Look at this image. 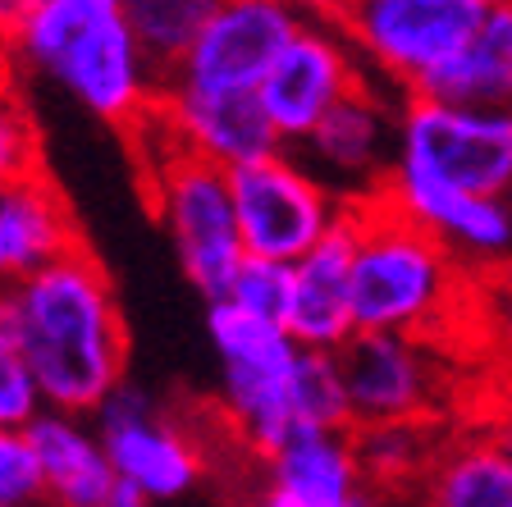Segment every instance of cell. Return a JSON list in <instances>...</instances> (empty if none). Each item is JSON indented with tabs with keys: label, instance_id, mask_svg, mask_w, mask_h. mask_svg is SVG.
<instances>
[{
	"label": "cell",
	"instance_id": "e575fe53",
	"mask_svg": "<svg viewBox=\"0 0 512 507\" xmlns=\"http://www.w3.org/2000/svg\"><path fill=\"white\" fill-rule=\"evenodd\" d=\"M0 293H5V279H0Z\"/></svg>",
	"mask_w": 512,
	"mask_h": 507
},
{
	"label": "cell",
	"instance_id": "836d02e7",
	"mask_svg": "<svg viewBox=\"0 0 512 507\" xmlns=\"http://www.w3.org/2000/svg\"><path fill=\"white\" fill-rule=\"evenodd\" d=\"M480 5H485V10H494V5H512V0H480Z\"/></svg>",
	"mask_w": 512,
	"mask_h": 507
},
{
	"label": "cell",
	"instance_id": "9a60e30c",
	"mask_svg": "<svg viewBox=\"0 0 512 507\" xmlns=\"http://www.w3.org/2000/svg\"><path fill=\"white\" fill-rule=\"evenodd\" d=\"M380 197L394 201L412 224L435 233L453 256L499 261L512 252V206L499 197H471V192L444 188V183L412 174V169H394Z\"/></svg>",
	"mask_w": 512,
	"mask_h": 507
},
{
	"label": "cell",
	"instance_id": "30bf717a",
	"mask_svg": "<svg viewBox=\"0 0 512 507\" xmlns=\"http://www.w3.org/2000/svg\"><path fill=\"white\" fill-rule=\"evenodd\" d=\"M357 87H366V69L339 23H302L261 83V106L279 142L302 147L325 124V115Z\"/></svg>",
	"mask_w": 512,
	"mask_h": 507
},
{
	"label": "cell",
	"instance_id": "1f68e13d",
	"mask_svg": "<svg viewBox=\"0 0 512 507\" xmlns=\"http://www.w3.org/2000/svg\"><path fill=\"white\" fill-rule=\"evenodd\" d=\"M110 507H151V498L142 494V489H133V485H124V480H119V489H115V498H110Z\"/></svg>",
	"mask_w": 512,
	"mask_h": 507
},
{
	"label": "cell",
	"instance_id": "d6986e66",
	"mask_svg": "<svg viewBox=\"0 0 512 507\" xmlns=\"http://www.w3.org/2000/svg\"><path fill=\"white\" fill-rule=\"evenodd\" d=\"M366 489L352 434H307L266 457V489L256 507H348Z\"/></svg>",
	"mask_w": 512,
	"mask_h": 507
},
{
	"label": "cell",
	"instance_id": "603a6c76",
	"mask_svg": "<svg viewBox=\"0 0 512 507\" xmlns=\"http://www.w3.org/2000/svg\"><path fill=\"white\" fill-rule=\"evenodd\" d=\"M352 444H357V462H362L366 485L380 489V494L398 485H412V480H426L439 457L430 421L366 425V430H352Z\"/></svg>",
	"mask_w": 512,
	"mask_h": 507
},
{
	"label": "cell",
	"instance_id": "4316f807",
	"mask_svg": "<svg viewBox=\"0 0 512 507\" xmlns=\"http://www.w3.org/2000/svg\"><path fill=\"white\" fill-rule=\"evenodd\" d=\"M42 169V138H37V124H32L28 106L10 87H0V188L5 183H19L28 174Z\"/></svg>",
	"mask_w": 512,
	"mask_h": 507
},
{
	"label": "cell",
	"instance_id": "ba28073f",
	"mask_svg": "<svg viewBox=\"0 0 512 507\" xmlns=\"http://www.w3.org/2000/svg\"><path fill=\"white\" fill-rule=\"evenodd\" d=\"M339 370L352 407V430L430 421L444 398V370L430 338L357 329L339 352Z\"/></svg>",
	"mask_w": 512,
	"mask_h": 507
},
{
	"label": "cell",
	"instance_id": "ffe728a7",
	"mask_svg": "<svg viewBox=\"0 0 512 507\" xmlns=\"http://www.w3.org/2000/svg\"><path fill=\"white\" fill-rule=\"evenodd\" d=\"M421 96L448 106L512 110V5L485 10L476 37L458 51V60L421 87Z\"/></svg>",
	"mask_w": 512,
	"mask_h": 507
},
{
	"label": "cell",
	"instance_id": "8992f818",
	"mask_svg": "<svg viewBox=\"0 0 512 507\" xmlns=\"http://www.w3.org/2000/svg\"><path fill=\"white\" fill-rule=\"evenodd\" d=\"M480 19V0H352L339 28L375 74L421 96V87L476 37Z\"/></svg>",
	"mask_w": 512,
	"mask_h": 507
},
{
	"label": "cell",
	"instance_id": "9c48e42d",
	"mask_svg": "<svg viewBox=\"0 0 512 507\" xmlns=\"http://www.w3.org/2000/svg\"><path fill=\"white\" fill-rule=\"evenodd\" d=\"M96 434H101V448H106L115 476L142 489L151 503L183 498L206 471L197 434L128 384L96 412Z\"/></svg>",
	"mask_w": 512,
	"mask_h": 507
},
{
	"label": "cell",
	"instance_id": "7a4b0ae2",
	"mask_svg": "<svg viewBox=\"0 0 512 507\" xmlns=\"http://www.w3.org/2000/svg\"><path fill=\"white\" fill-rule=\"evenodd\" d=\"M352 206H357V261H352L357 329L435 343V334L453 320V307L467 297L458 256L380 192L352 197Z\"/></svg>",
	"mask_w": 512,
	"mask_h": 507
},
{
	"label": "cell",
	"instance_id": "484cf974",
	"mask_svg": "<svg viewBox=\"0 0 512 507\" xmlns=\"http://www.w3.org/2000/svg\"><path fill=\"white\" fill-rule=\"evenodd\" d=\"M224 302H234V307L252 311V316L284 325V320H288V302H293V265L247 256Z\"/></svg>",
	"mask_w": 512,
	"mask_h": 507
},
{
	"label": "cell",
	"instance_id": "f1b7e54d",
	"mask_svg": "<svg viewBox=\"0 0 512 507\" xmlns=\"http://www.w3.org/2000/svg\"><path fill=\"white\" fill-rule=\"evenodd\" d=\"M480 325L494 338V348L512 361V275H494L480 288Z\"/></svg>",
	"mask_w": 512,
	"mask_h": 507
},
{
	"label": "cell",
	"instance_id": "e0dca14e",
	"mask_svg": "<svg viewBox=\"0 0 512 507\" xmlns=\"http://www.w3.org/2000/svg\"><path fill=\"white\" fill-rule=\"evenodd\" d=\"M302 151L316 169L352 188L366 183V192L375 197L398 165V110L366 83L325 115V124L302 142Z\"/></svg>",
	"mask_w": 512,
	"mask_h": 507
},
{
	"label": "cell",
	"instance_id": "2e32d148",
	"mask_svg": "<svg viewBox=\"0 0 512 507\" xmlns=\"http://www.w3.org/2000/svg\"><path fill=\"white\" fill-rule=\"evenodd\" d=\"M78 247H87L78 233V215L46 169L0 188V279L5 284L42 275L55 261L74 256Z\"/></svg>",
	"mask_w": 512,
	"mask_h": 507
},
{
	"label": "cell",
	"instance_id": "5b68a950",
	"mask_svg": "<svg viewBox=\"0 0 512 507\" xmlns=\"http://www.w3.org/2000/svg\"><path fill=\"white\" fill-rule=\"evenodd\" d=\"M471 197L512 192V110L407 96L398 110V165Z\"/></svg>",
	"mask_w": 512,
	"mask_h": 507
},
{
	"label": "cell",
	"instance_id": "8fae6325",
	"mask_svg": "<svg viewBox=\"0 0 512 507\" xmlns=\"http://www.w3.org/2000/svg\"><path fill=\"white\" fill-rule=\"evenodd\" d=\"M298 28L302 19L284 0H220L188 60L165 83L197 92H261Z\"/></svg>",
	"mask_w": 512,
	"mask_h": 507
},
{
	"label": "cell",
	"instance_id": "5bb4252c",
	"mask_svg": "<svg viewBox=\"0 0 512 507\" xmlns=\"http://www.w3.org/2000/svg\"><path fill=\"white\" fill-rule=\"evenodd\" d=\"M352 261H357V206L348 201L343 220L293 265V302L284 329L307 352H343L357 334L352 316Z\"/></svg>",
	"mask_w": 512,
	"mask_h": 507
},
{
	"label": "cell",
	"instance_id": "52a82bcc",
	"mask_svg": "<svg viewBox=\"0 0 512 507\" xmlns=\"http://www.w3.org/2000/svg\"><path fill=\"white\" fill-rule=\"evenodd\" d=\"M229 192H234V215L247 256L284 265H298L311 247L325 243V233L348 211V201L330 183H320L302 160L284 151L256 165L229 169Z\"/></svg>",
	"mask_w": 512,
	"mask_h": 507
},
{
	"label": "cell",
	"instance_id": "277c9868",
	"mask_svg": "<svg viewBox=\"0 0 512 507\" xmlns=\"http://www.w3.org/2000/svg\"><path fill=\"white\" fill-rule=\"evenodd\" d=\"M206 334L220 357V416L252 453L275 457L298 444L293 375L302 343L275 320H261L234 302L206 307Z\"/></svg>",
	"mask_w": 512,
	"mask_h": 507
},
{
	"label": "cell",
	"instance_id": "d4e9b609",
	"mask_svg": "<svg viewBox=\"0 0 512 507\" xmlns=\"http://www.w3.org/2000/svg\"><path fill=\"white\" fill-rule=\"evenodd\" d=\"M42 412L46 398L37 389V375H32L28 357H23L19 338L0 325V430L23 434Z\"/></svg>",
	"mask_w": 512,
	"mask_h": 507
},
{
	"label": "cell",
	"instance_id": "4dcf8cb0",
	"mask_svg": "<svg viewBox=\"0 0 512 507\" xmlns=\"http://www.w3.org/2000/svg\"><path fill=\"white\" fill-rule=\"evenodd\" d=\"M302 23H339L352 0H284Z\"/></svg>",
	"mask_w": 512,
	"mask_h": 507
},
{
	"label": "cell",
	"instance_id": "f546056e",
	"mask_svg": "<svg viewBox=\"0 0 512 507\" xmlns=\"http://www.w3.org/2000/svg\"><path fill=\"white\" fill-rule=\"evenodd\" d=\"M42 0H0V42H19V32L28 28V19L37 14Z\"/></svg>",
	"mask_w": 512,
	"mask_h": 507
},
{
	"label": "cell",
	"instance_id": "44dd1931",
	"mask_svg": "<svg viewBox=\"0 0 512 507\" xmlns=\"http://www.w3.org/2000/svg\"><path fill=\"white\" fill-rule=\"evenodd\" d=\"M421 507H512V453L494 434L453 439L421 480Z\"/></svg>",
	"mask_w": 512,
	"mask_h": 507
},
{
	"label": "cell",
	"instance_id": "d6a6232c",
	"mask_svg": "<svg viewBox=\"0 0 512 507\" xmlns=\"http://www.w3.org/2000/svg\"><path fill=\"white\" fill-rule=\"evenodd\" d=\"M490 434H494V439H499V444L512 453V407L499 416V421H494V430H490Z\"/></svg>",
	"mask_w": 512,
	"mask_h": 507
},
{
	"label": "cell",
	"instance_id": "83f0119b",
	"mask_svg": "<svg viewBox=\"0 0 512 507\" xmlns=\"http://www.w3.org/2000/svg\"><path fill=\"white\" fill-rule=\"evenodd\" d=\"M42 498V471L28 434L0 430V507H32Z\"/></svg>",
	"mask_w": 512,
	"mask_h": 507
},
{
	"label": "cell",
	"instance_id": "7402d4cb",
	"mask_svg": "<svg viewBox=\"0 0 512 507\" xmlns=\"http://www.w3.org/2000/svg\"><path fill=\"white\" fill-rule=\"evenodd\" d=\"M215 5L220 0H124V23L133 28L142 55L160 74V87L188 60L202 28L211 23Z\"/></svg>",
	"mask_w": 512,
	"mask_h": 507
},
{
	"label": "cell",
	"instance_id": "7c38bea8",
	"mask_svg": "<svg viewBox=\"0 0 512 507\" xmlns=\"http://www.w3.org/2000/svg\"><path fill=\"white\" fill-rule=\"evenodd\" d=\"M51 78L74 96L87 115L106 119V124L124 128V133H133L160 106V74L142 55L124 14L92 28L83 42L69 46L60 55V64L51 69Z\"/></svg>",
	"mask_w": 512,
	"mask_h": 507
},
{
	"label": "cell",
	"instance_id": "4fadbf2b",
	"mask_svg": "<svg viewBox=\"0 0 512 507\" xmlns=\"http://www.w3.org/2000/svg\"><path fill=\"white\" fill-rule=\"evenodd\" d=\"M160 119L170 124L179 147L220 169H243L279 156V133L270 124L261 92H197V87H160Z\"/></svg>",
	"mask_w": 512,
	"mask_h": 507
},
{
	"label": "cell",
	"instance_id": "6da1fadb",
	"mask_svg": "<svg viewBox=\"0 0 512 507\" xmlns=\"http://www.w3.org/2000/svg\"><path fill=\"white\" fill-rule=\"evenodd\" d=\"M0 325L19 338L51 412L96 416L124 389L128 329L96 252L78 247L51 270L0 293Z\"/></svg>",
	"mask_w": 512,
	"mask_h": 507
},
{
	"label": "cell",
	"instance_id": "cb8c5ba5",
	"mask_svg": "<svg viewBox=\"0 0 512 507\" xmlns=\"http://www.w3.org/2000/svg\"><path fill=\"white\" fill-rule=\"evenodd\" d=\"M119 14H124V0H42L37 14L28 19V28L19 32L14 51L28 64H37L42 74H51L69 46L83 42L101 23L119 19Z\"/></svg>",
	"mask_w": 512,
	"mask_h": 507
},
{
	"label": "cell",
	"instance_id": "3957f363",
	"mask_svg": "<svg viewBox=\"0 0 512 507\" xmlns=\"http://www.w3.org/2000/svg\"><path fill=\"white\" fill-rule=\"evenodd\" d=\"M156 124L160 138H147V165H142L151 211L170 233L188 284L206 302H224L247 261L234 215V192H229V169L179 147V138L160 119V110Z\"/></svg>",
	"mask_w": 512,
	"mask_h": 507
},
{
	"label": "cell",
	"instance_id": "ac0fdd59",
	"mask_svg": "<svg viewBox=\"0 0 512 507\" xmlns=\"http://www.w3.org/2000/svg\"><path fill=\"white\" fill-rule=\"evenodd\" d=\"M23 434L42 471V498H51L55 507H110L119 476L101 448L96 425L46 407Z\"/></svg>",
	"mask_w": 512,
	"mask_h": 507
}]
</instances>
